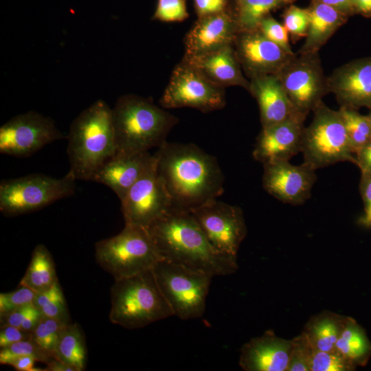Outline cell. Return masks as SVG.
<instances>
[{
	"instance_id": "ba28073f",
	"label": "cell",
	"mask_w": 371,
	"mask_h": 371,
	"mask_svg": "<svg viewBox=\"0 0 371 371\" xmlns=\"http://www.w3.org/2000/svg\"><path fill=\"white\" fill-rule=\"evenodd\" d=\"M152 270L173 315L184 320L203 316L212 276L162 259Z\"/></svg>"
},
{
	"instance_id": "484cf974",
	"label": "cell",
	"mask_w": 371,
	"mask_h": 371,
	"mask_svg": "<svg viewBox=\"0 0 371 371\" xmlns=\"http://www.w3.org/2000/svg\"><path fill=\"white\" fill-rule=\"evenodd\" d=\"M335 349L356 368L365 366L371 357V341L365 330L350 317H346Z\"/></svg>"
},
{
	"instance_id": "cb8c5ba5",
	"label": "cell",
	"mask_w": 371,
	"mask_h": 371,
	"mask_svg": "<svg viewBox=\"0 0 371 371\" xmlns=\"http://www.w3.org/2000/svg\"><path fill=\"white\" fill-rule=\"evenodd\" d=\"M306 40L299 53H315L344 25L348 16L320 2L311 1Z\"/></svg>"
},
{
	"instance_id": "3957f363",
	"label": "cell",
	"mask_w": 371,
	"mask_h": 371,
	"mask_svg": "<svg viewBox=\"0 0 371 371\" xmlns=\"http://www.w3.org/2000/svg\"><path fill=\"white\" fill-rule=\"evenodd\" d=\"M67 139L69 172L76 180L92 181L117 153L112 109L102 100L94 102L74 120Z\"/></svg>"
},
{
	"instance_id": "f6af8a7d",
	"label": "cell",
	"mask_w": 371,
	"mask_h": 371,
	"mask_svg": "<svg viewBox=\"0 0 371 371\" xmlns=\"http://www.w3.org/2000/svg\"><path fill=\"white\" fill-rule=\"evenodd\" d=\"M357 166L361 172L371 173V141L355 155Z\"/></svg>"
},
{
	"instance_id": "e575fe53",
	"label": "cell",
	"mask_w": 371,
	"mask_h": 371,
	"mask_svg": "<svg viewBox=\"0 0 371 371\" xmlns=\"http://www.w3.org/2000/svg\"><path fill=\"white\" fill-rule=\"evenodd\" d=\"M186 0H157L153 19L162 22H181L188 19Z\"/></svg>"
},
{
	"instance_id": "74e56055",
	"label": "cell",
	"mask_w": 371,
	"mask_h": 371,
	"mask_svg": "<svg viewBox=\"0 0 371 371\" xmlns=\"http://www.w3.org/2000/svg\"><path fill=\"white\" fill-rule=\"evenodd\" d=\"M258 29L268 39L287 52L294 54L289 42V32L283 24L268 15L262 20Z\"/></svg>"
},
{
	"instance_id": "f5cc1de1",
	"label": "cell",
	"mask_w": 371,
	"mask_h": 371,
	"mask_svg": "<svg viewBox=\"0 0 371 371\" xmlns=\"http://www.w3.org/2000/svg\"><path fill=\"white\" fill-rule=\"evenodd\" d=\"M368 116L369 117L370 124H371V108L370 109V111H369V113H368Z\"/></svg>"
},
{
	"instance_id": "db71d44e",
	"label": "cell",
	"mask_w": 371,
	"mask_h": 371,
	"mask_svg": "<svg viewBox=\"0 0 371 371\" xmlns=\"http://www.w3.org/2000/svg\"><path fill=\"white\" fill-rule=\"evenodd\" d=\"M236 1H238V0H236Z\"/></svg>"
},
{
	"instance_id": "2e32d148",
	"label": "cell",
	"mask_w": 371,
	"mask_h": 371,
	"mask_svg": "<svg viewBox=\"0 0 371 371\" xmlns=\"http://www.w3.org/2000/svg\"><path fill=\"white\" fill-rule=\"evenodd\" d=\"M263 167L262 187L279 201L297 205L311 196L316 175L308 164L295 166L289 161H275Z\"/></svg>"
},
{
	"instance_id": "d4e9b609",
	"label": "cell",
	"mask_w": 371,
	"mask_h": 371,
	"mask_svg": "<svg viewBox=\"0 0 371 371\" xmlns=\"http://www.w3.org/2000/svg\"><path fill=\"white\" fill-rule=\"evenodd\" d=\"M346 317L329 311H322L308 319L302 333L313 348L334 350Z\"/></svg>"
},
{
	"instance_id": "5bb4252c",
	"label": "cell",
	"mask_w": 371,
	"mask_h": 371,
	"mask_svg": "<svg viewBox=\"0 0 371 371\" xmlns=\"http://www.w3.org/2000/svg\"><path fill=\"white\" fill-rule=\"evenodd\" d=\"M121 201L125 224L147 228L172 209L171 199L156 168L155 159Z\"/></svg>"
},
{
	"instance_id": "e0dca14e",
	"label": "cell",
	"mask_w": 371,
	"mask_h": 371,
	"mask_svg": "<svg viewBox=\"0 0 371 371\" xmlns=\"http://www.w3.org/2000/svg\"><path fill=\"white\" fill-rule=\"evenodd\" d=\"M306 117L297 114L278 124L262 128L252 153L254 159L262 164L289 161L301 152Z\"/></svg>"
},
{
	"instance_id": "30bf717a",
	"label": "cell",
	"mask_w": 371,
	"mask_h": 371,
	"mask_svg": "<svg viewBox=\"0 0 371 371\" xmlns=\"http://www.w3.org/2000/svg\"><path fill=\"white\" fill-rule=\"evenodd\" d=\"M295 55L276 74L295 109L307 116L329 92L318 52Z\"/></svg>"
},
{
	"instance_id": "8d00e7d4",
	"label": "cell",
	"mask_w": 371,
	"mask_h": 371,
	"mask_svg": "<svg viewBox=\"0 0 371 371\" xmlns=\"http://www.w3.org/2000/svg\"><path fill=\"white\" fill-rule=\"evenodd\" d=\"M36 293L31 289L20 286L16 290L0 294V317L20 307L34 302Z\"/></svg>"
},
{
	"instance_id": "c3c4849f",
	"label": "cell",
	"mask_w": 371,
	"mask_h": 371,
	"mask_svg": "<svg viewBox=\"0 0 371 371\" xmlns=\"http://www.w3.org/2000/svg\"><path fill=\"white\" fill-rule=\"evenodd\" d=\"M35 361H37L33 356H23L13 360L10 365L19 371H34Z\"/></svg>"
},
{
	"instance_id": "277c9868",
	"label": "cell",
	"mask_w": 371,
	"mask_h": 371,
	"mask_svg": "<svg viewBox=\"0 0 371 371\" xmlns=\"http://www.w3.org/2000/svg\"><path fill=\"white\" fill-rule=\"evenodd\" d=\"M117 153L131 155L157 148L166 142L179 119L150 98L134 94L120 97L112 109Z\"/></svg>"
},
{
	"instance_id": "4dcf8cb0",
	"label": "cell",
	"mask_w": 371,
	"mask_h": 371,
	"mask_svg": "<svg viewBox=\"0 0 371 371\" xmlns=\"http://www.w3.org/2000/svg\"><path fill=\"white\" fill-rule=\"evenodd\" d=\"M68 323L43 315L37 326L31 332V339L41 348L53 356L61 331Z\"/></svg>"
},
{
	"instance_id": "ffe728a7",
	"label": "cell",
	"mask_w": 371,
	"mask_h": 371,
	"mask_svg": "<svg viewBox=\"0 0 371 371\" xmlns=\"http://www.w3.org/2000/svg\"><path fill=\"white\" fill-rule=\"evenodd\" d=\"M291 349V339L267 330L242 346L238 363L245 371H286Z\"/></svg>"
},
{
	"instance_id": "6da1fadb",
	"label": "cell",
	"mask_w": 371,
	"mask_h": 371,
	"mask_svg": "<svg viewBox=\"0 0 371 371\" xmlns=\"http://www.w3.org/2000/svg\"><path fill=\"white\" fill-rule=\"evenodd\" d=\"M172 209L191 212L224 192L216 159L192 144L166 142L153 154Z\"/></svg>"
},
{
	"instance_id": "603a6c76",
	"label": "cell",
	"mask_w": 371,
	"mask_h": 371,
	"mask_svg": "<svg viewBox=\"0 0 371 371\" xmlns=\"http://www.w3.org/2000/svg\"><path fill=\"white\" fill-rule=\"evenodd\" d=\"M183 59L218 87L239 86L249 90V81L243 74L233 45Z\"/></svg>"
},
{
	"instance_id": "816d5d0a",
	"label": "cell",
	"mask_w": 371,
	"mask_h": 371,
	"mask_svg": "<svg viewBox=\"0 0 371 371\" xmlns=\"http://www.w3.org/2000/svg\"><path fill=\"white\" fill-rule=\"evenodd\" d=\"M278 1H279L281 3H282L284 5L286 4H291L293 3L294 1H295L296 0H278Z\"/></svg>"
},
{
	"instance_id": "ac0fdd59",
	"label": "cell",
	"mask_w": 371,
	"mask_h": 371,
	"mask_svg": "<svg viewBox=\"0 0 371 371\" xmlns=\"http://www.w3.org/2000/svg\"><path fill=\"white\" fill-rule=\"evenodd\" d=\"M327 80L329 92L335 95L340 106L357 110L371 108V56L341 66Z\"/></svg>"
},
{
	"instance_id": "681fc988",
	"label": "cell",
	"mask_w": 371,
	"mask_h": 371,
	"mask_svg": "<svg viewBox=\"0 0 371 371\" xmlns=\"http://www.w3.org/2000/svg\"><path fill=\"white\" fill-rule=\"evenodd\" d=\"M355 14L371 18V0H355Z\"/></svg>"
},
{
	"instance_id": "7dc6e473",
	"label": "cell",
	"mask_w": 371,
	"mask_h": 371,
	"mask_svg": "<svg viewBox=\"0 0 371 371\" xmlns=\"http://www.w3.org/2000/svg\"><path fill=\"white\" fill-rule=\"evenodd\" d=\"M43 314L41 310L35 305L22 323L21 328L22 330L32 332L38 324Z\"/></svg>"
},
{
	"instance_id": "8992f818",
	"label": "cell",
	"mask_w": 371,
	"mask_h": 371,
	"mask_svg": "<svg viewBox=\"0 0 371 371\" xmlns=\"http://www.w3.org/2000/svg\"><path fill=\"white\" fill-rule=\"evenodd\" d=\"M98 265L114 280L130 277L151 269L161 260L146 228L125 224L117 235L95 243Z\"/></svg>"
},
{
	"instance_id": "7c38bea8",
	"label": "cell",
	"mask_w": 371,
	"mask_h": 371,
	"mask_svg": "<svg viewBox=\"0 0 371 371\" xmlns=\"http://www.w3.org/2000/svg\"><path fill=\"white\" fill-rule=\"evenodd\" d=\"M191 213L212 246L221 254L237 259L238 249L247 235L241 208L215 199Z\"/></svg>"
},
{
	"instance_id": "b9f144b4",
	"label": "cell",
	"mask_w": 371,
	"mask_h": 371,
	"mask_svg": "<svg viewBox=\"0 0 371 371\" xmlns=\"http://www.w3.org/2000/svg\"><path fill=\"white\" fill-rule=\"evenodd\" d=\"M198 18L219 13L227 10V0H193Z\"/></svg>"
},
{
	"instance_id": "4fadbf2b",
	"label": "cell",
	"mask_w": 371,
	"mask_h": 371,
	"mask_svg": "<svg viewBox=\"0 0 371 371\" xmlns=\"http://www.w3.org/2000/svg\"><path fill=\"white\" fill-rule=\"evenodd\" d=\"M64 138L54 121L36 111L17 115L0 128V153L27 157Z\"/></svg>"
},
{
	"instance_id": "83f0119b",
	"label": "cell",
	"mask_w": 371,
	"mask_h": 371,
	"mask_svg": "<svg viewBox=\"0 0 371 371\" xmlns=\"http://www.w3.org/2000/svg\"><path fill=\"white\" fill-rule=\"evenodd\" d=\"M53 357L71 366L76 371L85 369L86 344L82 331L78 324L68 323L64 326Z\"/></svg>"
},
{
	"instance_id": "f546056e",
	"label": "cell",
	"mask_w": 371,
	"mask_h": 371,
	"mask_svg": "<svg viewBox=\"0 0 371 371\" xmlns=\"http://www.w3.org/2000/svg\"><path fill=\"white\" fill-rule=\"evenodd\" d=\"M341 115L348 135L350 148L355 155L371 141V124L367 115H361L357 109L340 106Z\"/></svg>"
},
{
	"instance_id": "7a4b0ae2",
	"label": "cell",
	"mask_w": 371,
	"mask_h": 371,
	"mask_svg": "<svg viewBox=\"0 0 371 371\" xmlns=\"http://www.w3.org/2000/svg\"><path fill=\"white\" fill-rule=\"evenodd\" d=\"M146 229L162 260L213 277L238 269L237 259L212 246L191 212L172 209Z\"/></svg>"
},
{
	"instance_id": "836d02e7",
	"label": "cell",
	"mask_w": 371,
	"mask_h": 371,
	"mask_svg": "<svg viewBox=\"0 0 371 371\" xmlns=\"http://www.w3.org/2000/svg\"><path fill=\"white\" fill-rule=\"evenodd\" d=\"M291 341L292 349L286 371H310L313 348L302 333Z\"/></svg>"
},
{
	"instance_id": "bcb514c9",
	"label": "cell",
	"mask_w": 371,
	"mask_h": 371,
	"mask_svg": "<svg viewBox=\"0 0 371 371\" xmlns=\"http://www.w3.org/2000/svg\"><path fill=\"white\" fill-rule=\"evenodd\" d=\"M326 4L350 16L355 14V0H311Z\"/></svg>"
},
{
	"instance_id": "60d3db41",
	"label": "cell",
	"mask_w": 371,
	"mask_h": 371,
	"mask_svg": "<svg viewBox=\"0 0 371 371\" xmlns=\"http://www.w3.org/2000/svg\"><path fill=\"white\" fill-rule=\"evenodd\" d=\"M31 339V332L12 326H1L0 348H3L14 343Z\"/></svg>"
},
{
	"instance_id": "d590c367",
	"label": "cell",
	"mask_w": 371,
	"mask_h": 371,
	"mask_svg": "<svg viewBox=\"0 0 371 371\" xmlns=\"http://www.w3.org/2000/svg\"><path fill=\"white\" fill-rule=\"evenodd\" d=\"M283 25L293 36H306L309 25L308 8L291 5L283 14Z\"/></svg>"
},
{
	"instance_id": "f1b7e54d",
	"label": "cell",
	"mask_w": 371,
	"mask_h": 371,
	"mask_svg": "<svg viewBox=\"0 0 371 371\" xmlns=\"http://www.w3.org/2000/svg\"><path fill=\"white\" fill-rule=\"evenodd\" d=\"M284 5L278 0L236 1L234 17L239 31L258 29L262 20Z\"/></svg>"
},
{
	"instance_id": "5b68a950",
	"label": "cell",
	"mask_w": 371,
	"mask_h": 371,
	"mask_svg": "<svg viewBox=\"0 0 371 371\" xmlns=\"http://www.w3.org/2000/svg\"><path fill=\"white\" fill-rule=\"evenodd\" d=\"M111 304L110 321L128 329L140 328L173 315L152 269L115 280Z\"/></svg>"
},
{
	"instance_id": "1f68e13d",
	"label": "cell",
	"mask_w": 371,
	"mask_h": 371,
	"mask_svg": "<svg viewBox=\"0 0 371 371\" xmlns=\"http://www.w3.org/2000/svg\"><path fill=\"white\" fill-rule=\"evenodd\" d=\"M23 356H33L37 361L46 364L54 359L52 355L43 350L32 339H30L1 348L0 363L10 365L13 360Z\"/></svg>"
},
{
	"instance_id": "ee69618b",
	"label": "cell",
	"mask_w": 371,
	"mask_h": 371,
	"mask_svg": "<svg viewBox=\"0 0 371 371\" xmlns=\"http://www.w3.org/2000/svg\"><path fill=\"white\" fill-rule=\"evenodd\" d=\"M63 294L62 289L58 281L49 288L37 293L33 303L36 307L41 308L47 302Z\"/></svg>"
},
{
	"instance_id": "8fae6325",
	"label": "cell",
	"mask_w": 371,
	"mask_h": 371,
	"mask_svg": "<svg viewBox=\"0 0 371 371\" xmlns=\"http://www.w3.org/2000/svg\"><path fill=\"white\" fill-rule=\"evenodd\" d=\"M159 103L166 109L190 107L208 113L225 106V95L224 88L183 59L173 69Z\"/></svg>"
},
{
	"instance_id": "d6986e66",
	"label": "cell",
	"mask_w": 371,
	"mask_h": 371,
	"mask_svg": "<svg viewBox=\"0 0 371 371\" xmlns=\"http://www.w3.org/2000/svg\"><path fill=\"white\" fill-rule=\"evenodd\" d=\"M238 32L234 14L228 10L198 18L185 38V57L207 54L233 45Z\"/></svg>"
},
{
	"instance_id": "7bdbcfd3",
	"label": "cell",
	"mask_w": 371,
	"mask_h": 371,
	"mask_svg": "<svg viewBox=\"0 0 371 371\" xmlns=\"http://www.w3.org/2000/svg\"><path fill=\"white\" fill-rule=\"evenodd\" d=\"M34 306V303L16 308L1 317V326H12L21 328L22 323Z\"/></svg>"
},
{
	"instance_id": "9a60e30c",
	"label": "cell",
	"mask_w": 371,
	"mask_h": 371,
	"mask_svg": "<svg viewBox=\"0 0 371 371\" xmlns=\"http://www.w3.org/2000/svg\"><path fill=\"white\" fill-rule=\"evenodd\" d=\"M233 45L241 67L250 78L276 74L295 55L268 39L259 29L238 32Z\"/></svg>"
},
{
	"instance_id": "f907efd6",
	"label": "cell",
	"mask_w": 371,
	"mask_h": 371,
	"mask_svg": "<svg viewBox=\"0 0 371 371\" xmlns=\"http://www.w3.org/2000/svg\"><path fill=\"white\" fill-rule=\"evenodd\" d=\"M44 371H76V370L71 366L54 358L47 363Z\"/></svg>"
},
{
	"instance_id": "7402d4cb",
	"label": "cell",
	"mask_w": 371,
	"mask_h": 371,
	"mask_svg": "<svg viewBox=\"0 0 371 371\" xmlns=\"http://www.w3.org/2000/svg\"><path fill=\"white\" fill-rule=\"evenodd\" d=\"M153 160L148 152L131 155L116 153L95 174L92 181L111 188L122 201Z\"/></svg>"
},
{
	"instance_id": "52a82bcc",
	"label": "cell",
	"mask_w": 371,
	"mask_h": 371,
	"mask_svg": "<svg viewBox=\"0 0 371 371\" xmlns=\"http://www.w3.org/2000/svg\"><path fill=\"white\" fill-rule=\"evenodd\" d=\"M313 111V119L304 128L302 135L304 162L315 170L340 161L356 165V157L339 110H333L322 102Z\"/></svg>"
},
{
	"instance_id": "ab89813d",
	"label": "cell",
	"mask_w": 371,
	"mask_h": 371,
	"mask_svg": "<svg viewBox=\"0 0 371 371\" xmlns=\"http://www.w3.org/2000/svg\"><path fill=\"white\" fill-rule=\"evenodd\" d=\"M43 316L68 322V313L64 295L51 300L39 308Z\"/></svg>"
},
{
	"instance_id": "f35d334b",
	"label": "cell",
	"mask_w": 371,
	"mask_h": 371,
	"mask_svg": "<svg viewBox=\"0 0 371 371\" xmlns=\"http://www.w3.org/2000/svg\"><path fill=\"white\" fill-rule=\"evenodd\" d=\"M359 192L363 202L364 214L357 221L358 225L371 228V173L361 172Z\"/></svg>"
},
{
	"instance_id": "44dd1931",
	"label": "cell",
	"mask_w": 371,
	"mask_h": 371,
	"mask_svg": "<svg viewBox=\"0 0 371 371\" xmlns=\"http://www.w3.org/2000/svg\"><path fill=\"white\" fill-rule=\"evenodd\" d=\"M250 80L248 91L257 100L262 128L301 114L295 109L276 74L256 76Z\"/></svg>"
},
{
	"instance_id": "9c48e42d",
	"label": "cell",
	"mask_w": 371,
	"mask_h": 371,
	"mask_svg": "<svg viewBox=\"0 0 371 371\" xmlns=\"http://www.w3.org/2000/svg\"><path fill=\"white\" fill-rule=\"evenodd\" d=\"M76 181L69 172L61 178L32 174L3 179L0 183V211L13 216L41 210L72 195Z\"/></svg>"
},
{
	"instance_id": "d6a6232c",
	"label": "cell",
	"mask_w": 371,
	"mask_h": 371,
	"mask_svg": "<svg viewBox=\"0 0 371 371\" xmlns=\"http://www.w3.org/2000/svg\"><path fill=\"white\" fill-rule=\"evenodd\" d=\"M356 368L335 349L326 352L313 348L310 371H352Z\"/></svg>"
},
{
	"instance_id": "4316f807",
	"label": "cell",
	"mask_w": 371,
	"mask_h": 371,
	"mask_svg": "<svg viewBox=\"0 0 371 371\" xmlns=\"http://www.w3.org/2000/svg\"><path fill=\"white\" fill-rule=\"evenodd\" d=\"M56 282L58 278L52 254L45 245H37L19 285L27 286L37 293L49 288Z\"/></svg>"
}]
</instances>
